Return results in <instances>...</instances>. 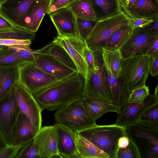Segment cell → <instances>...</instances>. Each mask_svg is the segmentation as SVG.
<instances>
[{
	"label": "cell",
	"instance_id": "obj_1",
	"mask_svg": "<svg viewBox=\"0 0 158 158\" xmlns=\"http://www.w3.org/2000/svg\"><path fill=\"white\" fill-rule=\"evenodd\" d=\"M84 78L78 72L32 94L41 110L54 111L84 97Z\"/></svg>",
	"mask_w": 158,
	"mask_h": 158
},
{
	"label": "cell",
	"instance_id": "obj_2",
	"mask_svg": "<svg viewBox=\"0 0 158 158\" xmlns=\"http://www.w3.org/2000/svg\"><path fill=\"white\" fill-rule=\"evenodd\" d=\"M125 134L140 158H158V122L140 120L125 127Z\"/></svg>",
	"mask_w": 158,
	"mask_h": 158
},
{
	"label": "cell",
	"instance_id": "obj_3",
	"mask_svg": "<svg viewBox=\"0 0 158 158\" xmlns=\"http://www.w3.org/2000/svg\"><path fill=\"white\" fill-rule=\"evenodd\" d=\"M76 132L108 155L110 158H117L119 149L118 140L126 135L125 127L115 124L104 125L96 124Z\"/></svg>",
	"mask_w": 158,
	"mask_h": 158
},
{
	"label": "cell",
	"instance_id": "obj_4",
	"mask_svg": "<svg viewBox=\"0 0 158 158\" xmlns=\"http://www.w3.org/2000/svg\"><path fill=\"white\" fill-rule=\"evenodd\" d=\"M152 59L146 56L123 58L120 77L128 90H133L145 85L150 74Z\"/></svg>",
	"mask_w": 158,
	"mask_h": 158
},
{
	"label": "cell",
	"instance_id": "obj_5",
	"mask_svg": "<svg viewBox=\"0 0 158 158\" xmlns=\"http://www.w3.org/2000/svg\"><path fill=\"white\" fill-rule=\"evenodd\" d=\"M129 18L121 10L115 15L97 21L85 41L87 47L93 52H102L110 36L117 29L128 24Z\"/></svg>",
	"mask_w": 158,
	"mask_h": 158
},
{
	"label": "cell",
	"instance_id": "obj_6",
	"mask_svg": "<svg viewBox=\"0 0 158 158\" xmlns=\"http://www.w3.org/2000/svg\"><path fill=\"white\" fill-rule=\"evenodd\" d=\"M56 122L78 132L96 124L83 107L81 99L72 102L56 110Z\"/></svg>",
	"mask_w": 158,
	"mask_h": 158
},
{
	"label": "cell",
	"instance_id": "obj_7",
	"mask_svg": "<svg viewBox=\"0 0 158 158\" xmlns=\"http://www.w3.org/2000/svg\"><path fill=\"white\" fill-rule=\"evenodd\" d=\"M95 68L84 78V96L98 98L113 103L106 83L102 51L93 52Z\"/></svg>",
	"mask_w": 158,
	"mask_h": 158
},
{
	"label": "cell",
	"instance_id": "obj_8",
	"mask_svg": "<svg viewBox=\"0 0 158 158\" xmlns=\"http://www.w3.org/2000/svg\"><path fill=\"white\" fill-rule=\"evenodd\" d=\"M158 37V31L146 26L134 29L131 35L120 49L123 58L145 56L150 47Z\"/></svg>",
	"mask_w": 158,
	"mask_h": 158
},
{
	"label": "cell",
	"instance_id": "obj_9",
	"mask_svg": "<svg viewBox=\"0 0 158 158\" xmlns=\"http://www.w3.org/2000/svg\"><path fill=\"white\" fill-rule=\"evenodd\" d=\"M20 111L12 87L0 99V134L7 145L11 144L14 127Z\"/></svg>",
	"mask_w": 158,
	"mask_h": 158
},
{
	"label": "cell",
	"instance_id": "obj_10",
	"mask_svg": "<svg viewBox=\"0 0 158 158\" xmlns=\"http://www.w3.org/2000/svg\"><path fill=\"white\" fill-rule=\"evenodd\" d=\"M19 68V81L32 94L58 80L36 66L32 62L24 64Z\"/></svg>",
	"mask_w": 158,
	"mask_h": 158
},
{
	"label": "cell",
	"instance_id": "obj_11",
	"mask_svg": "<svg viewBox=\"0 0 158 158\" xmlns=\"http://www.w3.org/2000/svg\"><path fill=\"white\" fill-rule=\"evenodd\" d=\"M12 89L20 111L30 120L33 127L38 132L41 127L43 110L32 94L19 81L15 83Z\"/></svg>",
	"mask_w": 158,
	"mask_h": 158
},
{
	"label": "cell",
	"instance_id": "obj_12",
	"mask_svg": "<svg viewBox=\"0 0 158 158\" xmlns=\"http://www.w3.org/2000/svg\"><path fill=\"white\" fill-rule=\"evenodd\" d=\"M42 0H6L0 5V12L15 27L25 29L32 9Z\"/></svg>",
	"mask_w": 158,
	"mask_h": 158
},
{
	"label": "cell",
	"instance_id": "obj_13",
	"mask_svg": "<svg viewBox=\"0 0 158 158\" xmlns=\"http://www.w3.org/2000/svg\"><path fill=\"white\" fill-rule=\"evenodd\" d=\"M52 42L57 44L66 51L75 64L77 72L84 78L89 75V71L84 56L83 51L86 46L85 42L79 37H56Z\"/></svg>",
	"mask_w": 158,
	"mask_h": 158
},
{
	"label": "cell",
	"instance_id": "obj_14",
	"mask_svg": "<svg viewBox=\"0 0 158 158\" xmlns=\"http://www.w3.org/2000/svg\"><path fill=\"white\" fill-rule=\"evenodd\" d=\"M158 103V98L154 94H150L142 102H127L118 114L115 124L125 127L136 122L148 109Z\"/></svg>",
	"mask_w": 158,
	"mask_h": 158
},
{
	"label": "cell",
	"instance_id": "obj_15",
	"mask_svg": "<svg viewBox=\"0 0 158 158\" xmlns=\"http://www.w3.org/2000/svg\"><path fill=\"white\" fill-rule=\"evenodd\" d=\"M49 15L57 30V36L79 37L77 18L69 6L58 9Z\"/></svg>",
	"mask_w": 158,
	"mask_h": 158
},
{
	"label": "cell",
	"instance_id": "obj_16",
	"mask_svg": "<svg viewBox=\"0 0 158 158\" xmlns=\"http://www.w3.org/2000/svg\"><path fill=\"white\" fill-rule=\"evenodd\" d=\"M57 135V148L61 158H79L77 147V132L56 123L54 125Z\"/></svg>",
	"mask_w": 158,
	"mask_h": 158
},
{
	"label": "cell",
	"instance_id": "obj_17",
	"mask_svg": "<svg viewBox=\"0 0 158 158\" xmlns=\"http://www.w3.org/2000/svg\"><path fill=\"white\" fill-rule=\"evenodd\" d=\"M32 62L36 66L58 80L68 77L77 72L48 55L38 54Z\"/></svg>",
	"mask_w": 158,
	"mask_h": 158
},
{
	"label": "cell",
	"instance_id": "obj_18",
	"mask_svg": "<svg viewBox=\"0 0 158 158\" xmlns=\"http://www.w3.org/2000/svg\"><path fill=\"white\" fill-rule=\"evenodd\" d=\"M34 139L39 147L40 158H61L59 154L54 125L41 127Z\"/></svg>",
	"mask_w": 158,
	"mask_h": 158
},
{
	"label": "cell",
	"instance_id": "obj_19",
	"mask_svg": "<svg viewBox=\"0 0 158 158\" xmlns=\"http://www.w3.org/2000/svg\"><path fill=\"white\" fill-rule=\"evenodd\" d=\"M104 63L105 74L108 88L113 103L120 111L127 102L131 92L128 90L123 80L120 77L117 78L114 77L107 64Z\"/></svg>",
	"mask_w": 158,
	"mask_h": 158
},
{
	"label": "cell",
	"instance_id": "obj_20",
	"mask_svg": "<svg viewBox=\"0 0 158 158\" xmlns=\"http://www.w3.org/2000/svg\"><path fill=\"white\" fill-rule=\"evenodd\" d=\"M121 8L130 18L158 20V0H138L134 4Z\"/></svg>",
	"mask_w": 158,
	"mask_h": 158
},
{
	"label": "cell",
	"instance_id": "obj_21",
	"mask_svg": "<svg viewBox=\"0 0 158 158\" xmlns=\"http://www.w3.org/2000/svg\"><path fill=\"white\" fill-rule=\"evenodd\" d=\"M38 132L30 120L20 110L14 127L11 145L22 146L33 139Z\"/></svg>",
	"mask_w": 158,
	"mask_h": 158
},
{
	"label": "cell",
	"instance_id": "obj_22",
	"mask_svg": "<svg viewBox=\"0 0 158 158\" xmlns=\"http://www.w3.org/2000/svg\"><path fill=\"white\" fill-rule=\"evenodd\" d=\"M82 105L87 112L96 121L105 113L120 111L114 103L98 98L84 96L81 99Z\"/></svg>",
	"mask_w": 158,
	"mask_h": 158
},
{
	"label": "cell",
	"instance_id": "obj_23",
	"mask_svg": "<svg viewBox=\"0 0 158 158\" xmlns=\"http://www.w3.org/2000/svg\"><path fill=\"white\" fill-rule=\"evenodd\" d=\"M97 21L118 13L121 10L118 0H89Z\"/></svg>",
	"mask_w": 158,
	"mask_h": 158
},
{
	"label": "cell",
	"instance_id": "obj_24",
	"mask_svg": "<svg viewBox=\"0 0 158 158\" xmlns=\"http://www.w3.org/2000/svg\"><path fill=\"white\" fill-rule=\"evenodd\" d=\"M50 0H42L37 3L32 9L25 23V29L35 33L47 13Z\"/></svg>",
	"mask_w": 158,
	"mask_h": 158
},
{
	"label": "cell",
	"instance_id": "obj_25",
	"mask_svg": "<svg viewBox=\"0 0 158 158\" xmlns=\"http://www.w3.org/2000/svg\"><path fill=\"white\" fill-rule=\"evenodd\" d=\"M19 66H0V99L9 93L15 83L19 80Z\"/></svg>",
	"mask_w": 158,
	"mask_h": 158
},
{
	"label": "cell",
	"instance_id": "obj_26",
	"mask_svg": "<svg viewBox=\"0 0 158 158\" xmlns=\"http://www.w3.org/2000/svg\"><path fill=\"white\" fill-rule=\"evenodd\" d=\"M133 30L128 24L117 29L109 38L102 49L110 51L120 50L128 39Z\"/></svg>",
	"mask_w": 158,
	"mask_h": 158
},
{
	"label": "cell",
	"instance_id": "obj_27",
	"mask_svg": "<svg viewBox=\"0 0 158 158\" xmlns=\"http://www.w3.org/2000/svg\"><path fill=\"white\" fill-rule=\"evenodd\" d=\"M39 54L48 55L55 57L66 65L77 72V67L65 49L60 45L52 42L39 49Z\"/></svg>",
	"mask_w": 158,
	"mask_h": 158
},
{
	"label": "cell",
	"instance_id": "obj_28",
	"mask_svg": "<svg viewBox=\"0 0 158 158\" xmlns=\"http://www.w3.org/2000/svg\"><path fill=\"white\" fill-rule=\"evenodd\" d=\"M77 147L79 158H110L108 155L77 134Z\"/></svg>",
	"mask_w": 158,
	"mask_h": 158
},
{
	"label": "cell",
	"instance_id": "obj_29",
	"mask_svg": "<svg viewBox=\"0 0 158 158\" xmlns=\"http://www.w3.org/2000/svg\"><path fill=\"white\" fill-rule=\"evenodd\" d=\"M69 6L77 18L95 20V15L89 0H76Z\"/></svg>",
	"mask_w": 158,
	"mask_h": 158
},
{
	"label": "cell",
	"instance_id": "obj_30",
	"mask_svg": "<svg viewBox=\"0 0 158 158\" xmlns=\"http://www.w3.org/2000/svg\"><path fill=\"white\" fill-rule=\"evenodd\" d=\"M102 55L104 62L114 76L117 78L120 77L123 59L120 50L110 51L102 49Z\"/></svg>",
	"mask_w": 158,
	"mask_h": 158
},
{
	"label": "cell",
	"instance_id": "obj_31",
	"mask_svg": "<svg viewBox=\"0 0 158 158\" xmlns=\"http://www.w3.org/2000/svg\"><path fill=\"white\" fill-rule=\"evenodd\" d=\"M35 35V32L16 27L0 31V39L31 41Z\"/></svg>",
	"mask_w": 158,
	"mask_h": 158
},
{
	"label": "cell",
	"instance_id": "obj_32",
	"mask_svg": "<svg viewBox=\"0 0 158 158\" xmlns=\"http://www.w3.org/2000/svg\"><path fill=\"white\" fill-rule=\"evenodd\" d=\"M27 63L13 49L0 47V66L15 65L19 67Z\"/></svg>",
	"mask_w": 158,
	"mask_h": 158
},
{
	"label": "cell",
	"instance_id": "obj_33",
	"mask_svg": "<svg viewBox=\"0 0 158 158\" xmlns=\"http://www.w3.org/2000/svg\"><path fill=\"white\" fill-rule=\"evenodd\" d=\"M16 158H40L39 147L34 138L22 146Z\"/></svg>",
	"mask_w": 158,
	"mask_h": 158
},
{
	"label": "cell",
	"instance_id": "obj_34",
	"mask_svg": "<svg viewBox=\"0 0 158 158\" xmlns=\"http://www.w3.org/2000/svg\"><path fill=\"white\" fill-rule=\"evenodd\" d=\"M97 22L96 20L77 18V25L79 37L83 41L85 42L88 38Z\"/></svg>",
	"mask_w": 158,
	"mask_h": 158
},
{
	"label": "cell",
	"instance_id": "obj_35",
	"mask_svg": "<svg viewBox=\"0 0 158 158\" xmlns=\"http://www.w3.org/2000/svg\"><path fill=\"white\" fill-rule=\"evenodd\" d=\"M149 94V87L145 85L131 91L127 100V102H142Z\"/></svg>",
	"mask_w": 158,
	"mask_h": 158
},
{
	"label": "cell",
	"instance_id": "obj_36",
	"mask_svg": "<svg viewBox=\"0 0 158 158\" xmlns=\"http://www.w3.org/2000/svg\"><path fill=\"white\" fill-rule=\"evenodd\" d=\"M117 156V158H140L136 148L130 141L127 147L119 149Z\"/></svg>",
	"mask_w": 158,
	"mask_h": 158
},
{
	"label": "cell",
	"instance_id": "obj_37",
	"mask_svg": "<svg viewBox=\"0 0 158 158\" xmlns=\"http://www.w3.org/2000/svg\"><path fill=\"white\" fill-rule=\"evenodd\" d=\"M158 103L148 109L141 115L139 120L146 122H158Z\"/></svg>",
	"mask_w": 158,
	"mask_h": 158
},
{
	"label": "cell",
	"instance_id": "obj_38",
	"mask_svg": "<svg viewBox=\"0 0 158 158\" xmlns=\"http://www.w3.org/2000/svg\"><path fill=\"white\" fill-rule=\"evenodd\" d=\"M22 146L6 145L0 151V158H16Z\"/></svg>",
	"mask_w": 158,
	"mask_h": 158
},
{
	"label": "cell",
	"instance_id": "obj_39",
	"mask_svg": "<svg viewBox=\"0 0 158 158\" xmlns=\"http://www.w3.org/2000/svg\"><path fill=\"white\" fill-rule=\"evenodd\" d=\"M31 43V40H16L0 39V47L8 48L16 47L24 45H30Z\"/></svg>",
	"mask_w": 158,
	"mask_h": 158
},
{
	"label": "cell",
	"instance_id": "obj_40",
	"mask_svg": "<svg viewBox=\"0 0 158 158\" xmlns=\"http://www.w3.org/2000/svg\"><path fill=\"white\" fill-rule=\"evenodd\" d=\"M76 0H50L47 13L49 14L60 9L67 6Z\"/></svg>",
	"mask_w": 158,
	"mask_h": 158
},
{
	"label": "cell",
	"instance_id": "obj_41",
	"mask_svg": "<svg viewBox=\"0 0 158 158\" xmlns=\"http://www.w3.org/2000/svg\"><path fill=\"white\" fill-rule=\"evenodd\" d=\"M154 21L143 18H130L128 24L130 25L133 30L139 27H143L148 25Z\"/></svg>",
	"mask_w": 158,
	"mask_h": 158
},
{
	"label": "cell",
	"instance_id": "obj_42",
	"mask_svg": "<svg viewBox=\"0 0 158 158\" xmlns=\"http://www.w3.org/2000/svg\"><path fill=\"white\" fill-rule=\"evenodd\" d=\"M83 54L89 72L93 71L95 66L93 52L86 46L84 49Z\"/></svg>",
	"mask_w": 158,
	"mask_h": 158
},
{
	"label": "cell",
	"instance_id": "obj_43",
	"mask_svg": "<svg viewBox=\"0 0 158 158\" xmlns=\"http://www.w3.org/2000/svg\"><path fill=\"white\" fill-rule=\"evenodd\" d=\"M145 56L152 59L158 57V37L152 43Z\"/></svg>",
	"mask_w": 158,
	"mask_h": 158
},
{
	"label": "cell",
	"instance_id": "obj_44",
	"mask_svg": "<svg viewBox=\"0 0 158 158\" xmlns=\"http://www.w3.org/2000/svg\"><path fill=\"white\" fill-rule=\"evenodd\" d=\"M15 27L0 12V31L11 28Z\"/></svg>",
	"mask_w": 158,
	"mask_h": 158
},
{
	"label": "cell",
	"instance_id": "obj_45",
	"mask_svg": "<svg viewBox=\"0 0 158 158\" xmlns=\"http://www.w3.org/2000/svg\"><path fill=\"white\" fill-rule=\"evenodd\" d=\"M150 74L153 77L157 76L158 75V57L152 59Z\"/></svg>",
	"mask_w": 158,
	"mask_h": 158
},
{
	"label": "cell",
	"instance_id": "obj_46",
	"mask_svg": "<svg viewBox=\"0 0 158 158\" xmlns=\"http://www.w3.org/2000/svg\"><path fill=\"white\" fill-rule=\"evenodd\" d=\"M130 140L128 137L126 135L120 137L117 142V145L119 148H124L129 144Z\"/></svg>",
	"mask_w": 158,
	"mask_h": 158
},
{
	"label": "cell",
	"instance_id": "obj_47",
	"mask_svg": "<svg viewBox=\"0 0 158 158\" xmlns=\"http://www.w3.org/2000/svg\"><path fill=\"white\" fill-rule=\"evenodd\" d=\"M146 27L151 30L158 31V20L153 21Z\"/></svg>",
	"mask_w": 158,
	"mask_h": 158
},
{
	"label": "cell",
	"instance_id": "obj_48",
	"mask_svg": "<svg viewBox=\"0 0 158 158\" xmlns=\"http://www.w3.org/2000/svg\"><path fill=\"white\" fill-rule=\"evenodd\" d=\"M138 0H128L127 1H119L120 5L121 7L129 6L135 3Z\"/></svg>",
	"mask_w": 158,
	"mask_h": 158
},
{
	"label": "cell",
	"instance_id": "obj_49",
	"mask_svg": "<svg viewBox=\"0 0 158 158\" xmlns=\"http://www.w3.org/2000/svg\"><path fill=\"white\" fill-rule=\"evenodd\" d=\"M6 145V144L0 134V151Z\"/></svg>",
	"mask_w": 158,
	"mask_h": 158
},
{
	"label": "cell",
	"instance_id": "obj_50",
	"mask_svg": "<svg viewBox=\"0 0 158 158\" xmlns=\"http://www.w3.org/2000/svg\"><path fill=\"white\" fill-rule=\"evenodd\" d=\"M154 94L158 98V85H157L155 88V91Z\"/></svg>",
	"mask_w": 158,
	"mask_h": 158
},
{
	"label": "cell",
	"instance_id": "obj_51",
	"mask_svg": "<svg viewBox=\"0 0 158 158\" xmlns=\"http://www.w3.org/2000/svg\"><path fill=\"white\" fill-rule=\"evenodd\" d=\"M6 0H0V5Z\"/></svg>",
	"mask_w": 158,
	"mask_h": 158
},
{
	"label": "cell",
	"instance_id": "obj_52",
	"mask_svg": "<svg viewBox=\"0 0 158 158\" xmlns=\"http://www.w3.org/2000/svg\"><path fill=\"white\" fill-rule=\"evenodd\" d=\"M119 1H127L128 0H118Z\"/></svg>",
	"mask_w": 158,
	"mask_h": 158
}]
</instances>
